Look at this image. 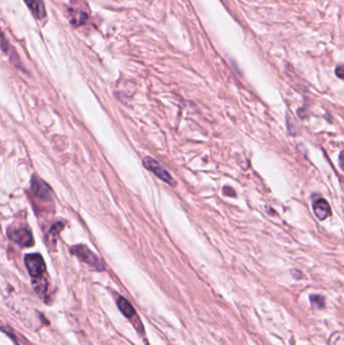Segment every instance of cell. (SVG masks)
Listing matches in <instances>:
<instances>
[{
    "instance_id": "6da1fadb",
    "label": "cell",
    "mask_w": 344,
    "mask_h": 345,
    "mask_svg": "<svg viewBox=\"0 0 344 345\" xmlns=\"http://www.w3.org/2000/svg\"><path fill=\"white\" fill-rule=\"evenodd\" d=\"M25 262L29 274L34 280L33 282L42 280L46 272V263L43 257L39 254H30L26 256Z\"/></svg>"
},
{
    "instance_id": "7a4b0ae2",
    "label": "cell",
    "mask_w": 344,
    "mask_h": 345,
    "mask_svg": "<svg viewBox=\"0 0 344 345\" xmlns=\"http://www.w3.org/2000/svg\"><path fill=\"white\" fill-rule=\"evenodd\" d=\"M71 252L74 256L77 257L79 259H81L82 261L88 263L89 265L93 266L96 268L98 271H103L104 270V265L101 262V260L99 259V258L97 256H95L88 247H86L85 245H76L73 246L71 248Z\"/></svg>"
},
{
    "instance_id": "3957f363",
    "label": "cell",
    "mask_w": 344,
    "mask_h": 345,
    "mask_svg": "<svg viewBox=\"0 0 344 345\" xmlns=\"http://www.w3.org/2000/svg\"><path fill=\"white\" fill-rule=\"evenodd\" d=\"M143 166L150 172H154V174L161 180H163L165 183L171 185V186H175L176 182L174 181L173 177H172L169 172L156 160L151 159L149 157H146L143 160Z\"/></svg>"
},
{
    "instance_id": "277c9868",
    "label": "cell",
    "mask_w": 344,
    "mask_h": 345,
    "mask_svg": "<svg viewBox=\"0 0 344 345\" xmlns=\"http://www.w3.org/2000/svg\"><path fill=\"white\" fill-rule=\"evenodd\" d=\"M9 238L22 247H29L33 244V238L31 233L26 228L13 229L8 233Z\"/></svg>"
},
{
    "instance_id": "5b68a950",
    "label": "cell",
    "mask_w": 344,
    "mask_h": 345,
    "mask_svg": "<svg viewBox=\"0 0 344 345\" xmlns=\"http://www.w3.org/2000/svg\"><path fill=\"white\" fill-rule=\"evenodd\" d=\"M312 208H313L315 216L320 221L327 219L331 215V209L328 202L321 197H317L313 199Z\"/></svg>"
},
{
    "instance_id": "8992f818",
    "label": "cell",
    "mask_w": 344,
    "mask_h": 345,
    "mask_svg": "<svg viewBox=\"0 0 344 345\" xmlns=\"http://www.w3.org/2000/svg\"><path fill=\"white\" fill-rule=\"evenodd\" d=\"M67 16L69 22L74 26H81L83 25L88 18V15L85 11L80 8L70 7L67 10Z\"/></svg>"
},
{
    "instance_id": "52a82bcc",
    "label": "cell",
    "mask_w": 344,
    "mask_h": 345,
    "mask_svg": "<svg viewBox=\"0 0 344 345\" xmlns=\"http://www.w3.org/2000/svg\"><path fill=\"white\" fill-rule=\"evenodd\" d=\"M25 2L27 3L28 7L31 11V13L37 18L42 19L46 17V8L45 4L43 2V0H25Z\"/></svg>"
},
{
    "instance_id": "ba28073f",
    "label": "cell",
    "mask_w": 344,
    "mask_h": 345,
    "mask_svg": "<svg viewBox=\"0 0 344 345\" xmlns=\"http://www.w3.org/2000/svg\"><path fill=\"white\" fill-rule=\"evenodd\" d=\"M31 190L33 193L42 199H50V188L40 180H33L31 183Z\"/></svg>"
},
{
    "instance_id": "9c48e42d",
    "label": "cell",
    "mask_w": 344,
    "mask_h": 345,
    "mask_svg": "<svg viewBox=\"0 0 344 345\" xmlns=\"http://www.w3.org/2000/svg\"><path fill=\"white\" fill-rule=\"evenodd\" d=\"M118 309L121 311V313L127 317V318H131L136 315V310L133 308L132 305L123 297H118L117 301H116Z\"/></svg>"
},
{
    "instance_id": "30bf717a",
    "label": "cell",
    "mask_w": 344,
    "mask_h": 345,
    "mask_svg": "<svg viewBox=\"0 0 344 345\" xmlns=\"http://www.w3.org/2000/svg\"><path fill=\"white\" fill-rule=\"evenodd\" d=\"M310 302L312 303V305L314 307H317V308H323L325 305V300L322 296L319 295H312L310 296Z\"/></svg>"
},
{
    "instance_id": "8fae6325",
    "label": "cell",
    "mask_w": 344,
    "mask_h": 345,
    "mask_svg": "<svg viewBox=\"0 0 344 345\" xmlns=\"http://www.w3.org/2000/svg\"><path fill=\"white\" fill-rule=\"evenodd\" d=\"M223 193H224L226 196H230V197H234V196L236 195L235 191H234L232 188H230V187H224Z\"/></svg>"
},
{
    "instance_id": "7c38bea8",
    "label": "cell",
    "mask_w": 344,
    "mask_h": 345,
    "mask_svg": "<svg viewBox=\"0 0 344 345\" xmlns=\"http://www.w3.org/2000/svg\"><path fill=\"white\" fill-rule=\"evenodd\" d=\"M335 73L338 78L344 79V66H337V68L335 69Z\"/></svg>"
},
{
    "instance_id": "4fadbf2b",
    "label": "cell",
    "mask_w": 344,
    "mask_h": 345,
    "mask_svg": "<svg viewBox=\"0 0 344 345\" xmlns=\"http://www.w3.org/2000/svg\"><path fill=\"white\" fill-rule=\"evenodd\" d=\"M339 165L344 172V150H342L339 155Z\"/></svg>"
},
{
    "instance_id": "5bb4252c",
    "label": "cell",
    "mask_w": 344,
    "mask_h": 345,
    "mask_svg": "<svg viewBox=\"0 0 344 345\" xmlns=\"http://www.w3.org/2000/svg\"><path fill=\"white\" fill-rule=\"evenodd\" d=\"M7 334H9V336L11 337V339L14 341V343H15V345H26L23 341H21L20 339H18V338H16L14 335H12V334H10V333H8L7 332Z\"/></svg>"
}]
</instances>
